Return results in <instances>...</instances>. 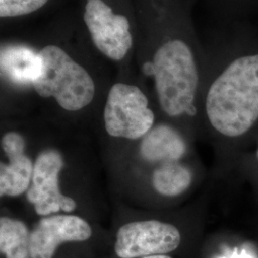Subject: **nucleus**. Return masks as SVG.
I'll list each match as a JSON object with an SVG mask.
<instances>
[{
	"label": "nucleus",
	"instance_id": "f257e3e1",
	"mask_svg": "<svg viewBox=\"0 0 258 258\" xmlns=\"http://www.w3.org/2000/svg\"><path fill=\"white\" fill-rule=\"evenodd\" d=\"M212 126L227 137H239L258 120V54L234 59L212 83L206 100Z\"/></svg>",
	"mask_w": 258,
	"mask_h": 258
},
{
	"label": "nucleus",
	"instance_id": "f03ea898",
	"mask_svg": "<svg viewBox=\"0 0 258 258\" xmlns=\"http://www.w3.org/2000/svg\"><path fill=\"white\" fill-rule=\"evenodd\" d=\"M152 76L161 108L170 117L196 113L194 99L199 83L194 53L181 39H171L157 49L152 61L143 64Z\"/></svg>",
	"mask_w": 258,
	"mask_h": 258
},
{
	"label": "nucleus",
	"instance_id": "7ed1b4c3",
	"mask_svg": "<svg viewBox=\"0 0 258 258\" xmlns=\"http://www.w3.org/2000/svg\"><path fill=\"white\" fill-rule=\"evenodd\" d=\"M38 54L42 73L33 86L42 98H54L67 111H79L89 105L95 96L92 77L63 49L47 45Z\"/></svg>",
	"mask_w": 258,
	"mask_h": 258
},
{
	"label": "nucleus",
	"instance_id": "20e7f679",
	"mask_svg": "<svg viewBox=\"0 0 258 258\" xmlns=\"http://www.w3.org/2000/svg\"><path fill=\"white\" fill-rule=\"evenodd\" d=\"M103 119L112 137L137 140L152 129L155 116L145 93L135 85L119 83L109 90Z\"/></svg>",
	"mask_w": 258,
	"mask_h": 258
},
{
	"label": "nucleus",
	"instance_id": "39448f33",
	"mask_svg": "<svg viewBox=\"0 0 258 258\" xmlns=\"http://www.w3.org/2000/svg\"><path fill=\"white\" fill-rule=\"evenodd\" d=\"M180 243V231L171 224L157 220L131 222L117 232L115 251L120 258L145 257L171 252Z\"/></svg>",
	"mask_w": 258,
	"mask_h": 258
},
{
	"label": "nucleus",
	"instance_id": "423d86ee",
	"mask_svg": "<svg viewBox=\"0 0 258 258\" xmlns=\"http://www.w3.org/2000/svg\"><path fill=\"white\" fill-rule=\"evenodd\" d=\"M83 20L93 43L102 55L119 61L133 45L128 19L114 14L110 6L102 0H87Z\"/></svg>",
	"mask_w": 258,
	"mask_h": 258
},
{
	"label": "nucleus",
	"instance_id": "0eeeda50",
	"mask_svg": "<svg viewBox=\"0 0 258 258\" xmlns=\"http://www.w3.org/2000/svg\"><path fill=\"white\" fill-rule=\"evenodd\" d=\"M63 165V157L55 149H46L37 156L27 199L34 205L38 215L47 216L59 211L71 212L76 210L74 199L59 190L58 176Z\"/></svg>",
	"mask_w": 258,
	"mask_h": 258
},
{
	"label": "nucleus",
	"instance_id": "6e6552de",
	"mask_svg": "<svg viewBox=\"0 0 258 258\" xmlns=\"http://www.w3.org/2000/svg\"><path fill=\"white\" fill-rule=\"evenodd\" d=\"M92 235L90 225L76 215H51L40 221L30 236L31 258H53L65 242H83Z\"/></svg>",
	"mask_w": 258,
	"mask_h": 258
},
{
	"label": "nucleus",
	"instance_id": "1a4fd4ad",
	"mask_svg": "<svg viewBox=\"0 0 258 258\" xmlns=\"http://www.w3.org/2000/svg\"><path fill=\"white\" fill-rule=\"evenodd\" d=\"M1 147L9 164L0 165V194L19 196L27 191L34 172V164L25 154V140L18 132L11 131L3 136Z\"/></svg>",
	"mask_w": 258,
	"mask_h": 258
},
{
	"label": "nucleus",
	"instance_id": "9d476101",
	"mask_svg": "<svg viewBox=\"0 0 258 258\" xmlns=\"http://www.w3.org/2000/svg\"><path fill=\"white\" fill-rule=\"evenodd\" d=\"M185 151L184 139L166 124H159L151 129L141 144V155L151 163L179 161Z\"/></svg>",
	"mask_w": 258,
	"mask_h": 258
},
{
	"label": "nucleus",
	"instance_id": "9b49d317",
	"mask_svg": "<svg viewBox=\"0 0 258 258\" xmlns=\"http://www.w3.org/2000/svg\"><path fill=\"white\" fill-rule=\"evenodd\" d=\"M1 69L13 83L33 85L42 73V61L27 48L10 47L1 53Z\"/></svg>",
	"mask_w": 258,
	"mask_h": 258
},
{
	"label": "nucleus",
	"instance_id": "f8f14e48",
	"mask_svg": "<svg viewBox=\"0 0 258 258\" xmlns=\"http://www.w3.org/2000/svg\"><path fill=\"white\" fill-rule=\"evenodd\" d=\"M191 181L190 170L178 161L162 163L155 169L152 178L157 192L167 197L183 194L189 187Z\"/></svg>",
	"mask_w": 258,
	"mask_h": 258
},
{
	"label": "nucleus",
	"instance_id": "ddd939ff",
	"mask_svg": "<svg viewBox=\"0 0 258 258\" xmlns=\"http://www.w3.org/2000/svg\"><path fill=\"white\" fill-rule=\"evenodd\" d=\"M31 232L23 222L9 217L0 219V251L6 258H31Z\"/></svg>",
	"mask_w": 258,
	"mask_h": 258
},
{
	"label": "nucleus",
	"instance_id": "4468645a",
	"mask_svg": "<svg viewBox=\"0 0 258 258\" xmlns=\"http://www.w3.org/2000/svg\"><path fill=\"white\" fill-rule=\"evenodd\" d=\"M49 0H0V17L17 18L42 8Z\"/></svg>",
	"mask_w": 258,
	"mask_h": 258
},
{
	"label": "nucleus",
	"instance_id": "2eb2a0df",
	"mask_svg": "<svg viewBox=\"0 0 258 258\" xmlns=\"http://www.w3.org/2000/svg\"><path fill=\"white\" fill-rule=\"evenodd\" d=\"M232 258H251L246 251H242L240 254H233Z\"/></svg>",
	"mask_w": 258,
	"mask_h": 258
},
{
	"label": "nucleus",
	"instance_id": "dca6fc26",
	"mask_svg": "<svg viewBox=\"0 0 258 258\" xmlns=\"http://www.w3.org/2000/svg\"><path fill=\"white\" fill-rule=\"evenodd\" d=\"M142 258H171L166 254H158V255H149V256H145Z\"/></svg>",
	"mask_w": 258,
	"mask_h": 258
},
{
	"label": "nucleus",
	"instance_id": "f3484780",
	"mask_svg": "<svg viewBox=\"0 0 258 258\" xmlns=\"http://www.w3.org/2000/svg\"><path fill=\"white\" fill-rule=\"evenodd\" d=\"M257 158H258V149H257Z\"/></svg>",
	"mask_w": 258,
	"mask_h": 258
}]
</instances>
